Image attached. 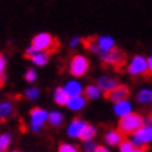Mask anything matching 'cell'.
Wrapping results in <instances>:
<instances>
[{"label": "cell", "instance_id": "34", "mask_svg": "<svg viewBox=\"0 0 152 152\" xmlns=\"http://www.w3.org/2000/svg\"><path fill=\"white\" fill-rule=\"evenodd\" d=\"M133 152H148V147H142V148H135V149H133Z\"/></svg>", "mask_w": 152, "mask_h": 152}, {"label": "cell", "instance_id": "25", "mask_svg": "<svg viewBox=\"0 0 152 152\" xmlns=\"http://www.w3.org/2000/svg\"><path fill=\"white\" fill-rule=\"evenodd\" d=\"M25 96H27L28 99H38V96H39V89L35 87L28 88L27 91H25Z\"/></svg>", "mask_w": 152, "mask_h": 152}, {"label": "cell", "instance_id": "23", "mask_svg": "<svg viewBox=\"0 0 152 152\" xmlns=\"http://www.w3.org/2000/svg\"><path fill=\"white\" fill-rule=\"evenodd\" d=\"M10 142H11V134H0V152H4L9 148Z\"/></svg>", "mask_w": 152, "mask_h": 152}, {"label": "cell", "instance_id": "28", "mask_svg": "<svg viewBox=\"0 0 152 152\" xmlns=\"http://www.w3.org/2000/svg\"><path fill=\"white\" fill-rule=\"evenodd\" d=\"M25 80H27L28 83H34V81L37 80V71L34 69L27 70V73H25Z\"/></svg>", "mask_w": 152, "mask_h": 152}, {"label": "cell", "instance_id": "31", "mask_svg": "<svg viewBox=\"0 0 152 152\" xmlns=\"http://www.w3.org/2000/svg\"><path fill=\"white\" fill-rule=\"evenodd\" d=\"M80 42H83V41H81V39H80L78 37L73 38V39L70 41V46H71V48H75V46H77V45H78V43H80Z\"/></svg>", "mask_w": 152, "mask_h": 152}, {"label": "cell", "instance_id": "12", "mask_svg": "<svg viewBox=\"0 0 152 152\" xmlns=\"http://www.w3.org/2000/svg\"><path fill=\"white\" fill-rule=\"evenodd\" d=\"M117 85H119L117 80L112 78V77H109V75H102V77L98 78V87L101 88V91H103V94L112 91V89L116 88Z\"/></svg>", "mask_w": 152, "mask_h": 152}, {"label": "cell", "instance_id": "33", "mask_svg": "<svg viewBox=\"0 0 152 152\" xmlns=\"http://www.w3.org/2000/svg\"><path fill=\"white\" fill-rule=\"evenodd\" d=\"M95 152H109L107 149H106V147H103V145H98L96 147V151Z\"/></svg>", "mask_w": 152, "mask_h": 152}, {"label": "cell", "instance_id": "27", "mask_svg": "<svg viewBox=\"0 0 152 152\" xmlns=\"http://www.w3.org/2000/svg\"><path fill=\"white\" fill-rule=\"evenodd\" d=\"M96 144L95 142H92V140L91 141H85L84 142V151L85 152H95L96 151Z\"/></svg>", "mask_w": 152, "mask_h": 152}, {"label": "cell", "instance_id": "26", "mask_svg": "<svg viewBox=\"0 0 152 152\" xmlns=\"http://www.w3.org/2000/svg\"><path fill=\"white\" fill-rule=\"evenodd\" d=\"M57 152H78V149L73 145H70V144H60Z\"/></svg>", "mask_w": 152, "mask_h": 152}, {"label": "cell", "instance_id": "13", "mask_svg": "<svg viewBox=\"0 0 152 152\" xmlns=\"http://www.w3.org/2000/svg\"><path fill=\"white\" fill-rule=\"evenodd\" d=\"M96 42H98V46L101 49V52H107L115 48V39L112 37H99L96 38Z\"/></svg>", "mask_w": 152, "mask_h": 152}, {"label": "cell", "instance_id": "10", "mask_svg": "<svg viewBox=\"0 0 152 152\" xmlns=\"http://www.w3.org/2000/svg\"><path fill=\"white\" fill-rule=\"evenodd\" d=\"M88 123H85L83 119H78V117H75V119L71 121V124L69 126V129H67V133H69L70 137H73V138H80L81 137V134H83L84 129L87 127Z\"/></svg>", "mask_w": 152, "mask_h": 152}, {"label": "cell", "instance_id": "8", "mask_svg": "<svg viewBox=\"0 0 152 152\" xmlns=\"http://www.w3.org/2000/svg\"><path fill=\"white\" fill-rule=\"evenodd\" d=\"M29 116H31V127L35 133L41 131V129L43 127L45 121L48 120V112L42 107H34L29 112Z\"/></svg>", "mask_w": 152, "mask_h": 152}, {"label": "cell", "instance_id": "18", "mask_svg": "<svg viewBox=\"0 0 152 152\" xmlns=\"http://www.w3.org/2000/svg\"><path fill=\"white\" fill-rule=\"evenodd\" d=\"M49 56H50V53H48V52H37L31 57V60L37 66H45L48 63V60H49Z\"/></svg>", "mask_w": 152, "mask_h": 152}, {"label": "cell", "instance_id": "30", "mask_svg": "<svg viewBox=\"0 0 152 152\" xmlns=\"http://www.w3.org/2000/svg\"><path fill=\"white\" fill-rule=\"evenodd\" d=\"M4 69H6V57L3 55H0V74L4 73Z\"/></svg>", "mask_w": 152, "mask_h": 152}, {"label": "cell", "instance_id": "16", "mask_svg": "<svg viewBox=\"0 0 152 152\" xmlns=\"http://www.w3.org/2000/svg\"><path fill=\"white\" fill-rule=\"evenodd\" d=\"M115 113L120 117H123V116L129 115L131 113V105H130L127 101H123V102H117L115 106Z\"/></svg>", "mask_w": 152, "mask_h": 152}, {"label": "cell", "instance_id": "32", "mask_svg": "<svg viewBox=\"0 0 152 152\" xmlns=\"http://www.w3.org/2000/svg\"><path fill=\"white\" fill-rule=\"evenodd\" d=\"M6 74L3 73V74H0V88H3V85H4V83H6Z\"/></svg>", "mask_w": 152, "mask_h": 152}, {"label": "cell", "instance_id": "2", "mask_svg": "<svg viewBox=\"0 0 152 152\" xmlns=\"http://www.w3.org/2000/svg\"><path fill=\"white\" fill-rule=\"evenodd\" d=\"M144 119L138 113H129V115L123 116L119 121V130L124 134L126 137L129 134H134L137 133L140 129L144 127Z\"/></svg>", "mask_w": 152, "mask_h": 152}, {"label": "cell", "instance_id": "7", "mask_svg": "<svg viewBox=\"0 0 152 152\" xmlns=\"http://www.w3.org/2000/svg\"><path fill=\"white\" fill-rule=\"evenodd\" d=\"M103 96L107 99V101H112L117 103V102H123V101H127L130 96V88L124 84H119L116 88H113L112 91L109 92H105Z\"/></svg>", "mask_w": 152, "mask_h": 152}, {"label": "cell", "instance_id": "36", "mask_svg": "<svg viewBox=\"0 0 152 152\" xmlns=\"http://www.w3.org/2000/svg\"><path fill=\"white\" fill-rule=\"evenodd\" d=\"M151 107H152V106H151ZM151 113H152V112H151Z\"/></svg>", "mask_w": 152, "mask_h": 152}, {"label": "cell", "instance_id": "19", "mask_svg": "<svg viewBox=\"0 0 152 152\" xmlns=\"http://www.w3.org/2000/svg\"><path fill=\"white\" fill-rule=\"evenodd\" d=\"M85 98L87 99H96V98L101 96V88L98 87V85H88L85 88Z\"/></svg>", "mask_w": 152, "mask_h": 152}, {"label": "cell", "instance_id": "6", "mask_svg": "<svg viewBox=\"0 0 152 152\" xmlns=\"http://www.w3.org/2000/svg\"><path fill=\"white\" fill-rule=\"evenodd\" d=\"M152 141V126H144L142 129H140L137 133L133 134V140L131 142L134 144V147L142 148L148 147L147 144Z\"/></svg>", "mask_w": 152, "mask_h": 152}, {"label": "cell", "instance_id": "20", "mask_svg": "<svg viewBox=\"0 0 152 152\" xmlns=\"http://www.w3.org/2000/svg\"><path fill=\"white\" fill-rule=\"evenodd\" d=\"M95 135H96V129H95L94 126H91V124H87V127L84 129V131H83V134H81L80 140H83V141H91Z\"/></svg>", "mask_w": 152, "mask_h": 152}, {"label": "cell", "instance_id": "24", "mask_svg": "<svg viewBox=\"0 0 152 152\" xmlns=\"http://www.w3.org/2000/svg\"><path fill=\"white\" fill-rule=\"evenodd\" d=\"M133 149H134V144L131 141H129L127 138L120 144V152H133Z\"/></svg>", "mask_w": 152, "mask_h": 152}, {"label": "cell", "instance_id": "14", "mask_svg": "<svg viewBox=\"0 0 152 152\" xmlns=\"http://www.w3.org/2000/svg\"><path fill=\"white\" fill-rule=\"evenodd\" d=\"M70 98L71 96L67 94V91H66L64 88H56V91H55V102L57 103V105L66 106L67 103H69Z\"/></svg>", "mask_w": 152, "mask_h": 152}, {"label": "cell", "instance_id": "5", "mask_svg": "<svg viewBox=\"0 0 152 152\" xmlns=\"http://www.w3.org/2000/svg\"><path fill=\"white\" fill-rule=\"evenodd\" d=\"M127 71L133 77H135V75H148L149 74L148 59H145L144 56H134L131 61H130L129 67H127Z\"/></svg>", "mask_w": 152, "mask_h": 152}, {"label": "cell", "instance_id": "1", "mask_svg": "<svg viewBox=\"0 0 152 152\" xmlns=\"http://www.w3.org/2000/svg\"><path fill=\"white\" fill-rule=\"evenodd\" d=\"M32 48H35L38 52H48V53H55L59 49V41L55 37H52L48 32H41L32 38Z\"/></svg>", "mask_w": 152, "mask_h": 152}, {"label": "cell", "instance_id": "35", "mask_svg": "<svg viewBox=\"0 0 152 152\" xmlns=\"http://www.w3.org/2000/svg\"><path fill=\"white\" fill-rule=\"evenodd\" d=\"M13 152H18V151H13Z\"/></svg>", "mask_w": 152, "mask_h": 152}, {"label": "cell", "instance_id": "15", "mask_svg": "<svg viewBox=\"0 0 152 152\" xmlns=\"http://www.w3.org/2000/svg\"><path fill=\"white\" fill-rule=\"evenodd\" d=\"M64 89L67 91V94H69L70 96H78V95H81V92H83V87H81V84L77 83V81H69L67 85L64 87Z\"/></svg>", "mask_w": 152, "mask_h": 152}, {"label": "cell", "instance_id": "17", "mask_svg": "<svg viewBox=\"0 0 152 152\" xmlns=\"http://www.w3.org/2000/svg\"><path fill=\"white\" fill-rule=\"evenodd\" d=\"M71 110H80V109H83L84 106H85V98H83L81 95L78 96H71L70 98L69 103H67Z\"/></svg>", "mask_w": 152, "mask_h": 152}, {"label": "cell", "instance_id": "22", "mask_svg": "<svg viewBox=\"0 0 152 152\" xmlns=\"http://www.w3.org/2000/svg\"><path fill=\"white\" fill-rule=\"evenodd\" d=\"M137 101L140 103H148L152 102V89H141L137 95Z\"/></svg>", "mask_w": 152, "mask_h": 152}, {"label": "cell", "instance_id": "11", "mask_svg": "<svg viewBox=\"0 0 152 152\" xmlns=\"http://www.w3.org/2000/svg\"><path fill=\"white\" fill-rule=\"evenodd\" d=\"M127 138L124 134L121 133L120 130H110L109 133L105 134V142L107 145H117V144H121L124 140Z\"/></svg>", "mask_w": 152, "mask_h": 152}, {"label": "cell", "instance_id": "3", "mask_svg": "<svg viewBox=\"0 0 152 152\" xmlns=\"http://www.w3.org/2000/svg\"><path fill=\"white\" fill-rule=\"evenodd\" d=\"M99 57L105 66H112L117 71H120L121 67L126 64V53L116 46L107 52H101Z\"/></svg>", "mask_w": 152, "mask_h": 152}, {"label": "cell", "instance_id": "4", "mask_svg": "<svg viewBox=\"0 0 152 152\" xmlns=\"http://www.w3.org/2000/svg\"><path fill=\"white\" fill-rule=\"evenodd\" d=\"M89 69V61L85 56L83 55H75L73 56V59L70 60V74L74 77H83L85 75Z\"/></svg>", "mask_w": 152, "mask_h": 152}, {"label": "cell", "instance_id": "21", "mask_svg": "<svg viewBox=\"0 0 152 152\" xmlns=\"http://www.w3.org/2000/svg\"><path fill=\"white\" fill-rule=\"evenodd\" d=\"M48 121L53 127H60L61 123H63V115L60 112H52L50 115H49V117H48Z\"/></svg>", "mask_w": 152, "mask_h": 152}, {"label": "cell", "instance_id": "9", "mask_svg": "<svg viewBox=\"0 0 152 152\" xmlns=\"http://www.w3.org/2000/svg\"><path fill=\"white\" fill-rule=\"evenodd\" d=\"M15 116V106L13 102L4 101L0 103V123H6L7 120Z\"/></svg>", "mask_w": 152, "mask_h": 152}, {"label": "cell", "instance_id": "29", "mask_svg": "<svg viewBox=\"0 0 152 152\" xmlns=\"http://www.w3.org/2000/svg\"><path fill=\"white\" fill-rule=\"evenodd\" d=\"M37 49H35V48H32V46H29L27 49V50H25V57H27V59H31V57H32L34 55H35V53H37Z\"/></svg>", "mask_w": 152, "mask_h": 152}]
</instances>
